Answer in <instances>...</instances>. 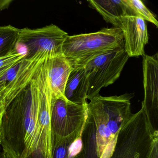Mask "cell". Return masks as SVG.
<instances>
[{
	"label": "cell",
	"instance_id": "1",
	"mask_svg": "<svg viewBox=\"0 0 158 158\" xmlns=\"http://www.w3.org/2000/svg\"><path fill=\"white\" fill-rule=\"evenodd\" d=\"M38 71L30 83L10 103L2 117V139L7 141L21 158H31L39 145L41 97Z\"/></svg>",
	"mask_w": 158,
	"mask_h": 158
},
{
	"label": "cell",
	"instance_id": "17",
	"mask_svg": "<svg viewBox=\"0 0 158 158\" xmlns=\"http://www.w3.org/2000/svg\"><path fill=\"white\" fill-rule=\"evenodd\" d=\"M128 9L129 15H134L150 22L158 27V22L155 15L144 5L140 0H123Z\"/></svg>",
	"mask_w": 158,
	"mask_h": 158
},
{
	"label": "cell",
	"instance_id": "24",
	"mask_svg": "<svg viewBox=\"0 0 158 158\" xmlns=\"http://www.w3.org/2000/svg\"><path fill=\"white\" fill-rule=\"evenodd\" d=\"M16 64H11V65H8V66H5V67H2V68H0V73H1L2 72H3V71H4V70H6V69H8V68H11V67H14V66H15Z\"/></svg>",
	"mask_w": 158,
	"mask_h": 158
},
{
	"label": "cell",
	"instance_id": "10",
	"mask_svg": "<svg viewBox=\"0 0 158 158\" xmlns=\"http://www.w3.org/2000/svg\"><path fill=\"white\" fill-rule=\"evenodd\" d=\"M123 36L124 48L129 57L145 55V47L148 42L146 22L134 15H126L118 25Z\"/></svg>",
	"mask_w": 158,
	"mask_h": 158
},
{
	"label": "cell",
	"instance_id": "4",
	"mask_svg": "<svg viewBox=\"0 0 158 158\" xmlns=\"http://www.w3.org/2000/svg\"><path fill=\"white\" fill-rule=\"evenodd\" d=\"M158 135L141 107L121 127L110 158H147L152 140Z\"/></svg>",
	"mask_w": 158,
	"mask_h": 158
},
{
	"label": "cell",
	"instance_id": "13",
	"mask_svg": "<svg viewBox=\"0 0 158 158\" xmlns=\"http://www.w3.org/2000/svg\"><path fill=\"white\" fill-rule=\"evenodd\" d=\"M64 88V95L69 102L87 104L88 80L84 66H74Z\"/></svg>",
	"mask_w": 158,
	"mask_h": 158
},
{
	"label": "cell",
	"instance_id": "21",
	"mask_svg": "<svg viewBox=\"0 0 158 158\" xmlns=\"http://www.w3.org/2000/svg\"><path fill=\"white\" fill-rule=\"evenodd\" d=\"M12 2V1H11V0L0 1V11L8 9Z\"/></svg>",
	"mask_w": 158,
	"mask_h": 158
},
{
	"label": "cell",
	"instance_id": "9",
	"mask_svg": "<svg viewBox=\"0 0 158 158\" xmlns=\"http://www.w3.org/2000/svg\"><path fill=\"white\" fill-rule=\"evenodd\" d=\"M144 98L141 107L153 130L158 131V54L143 59Z\"/></svg>",
	"mask_w": 158,
	"mask_h": 158
},
{
	"label": "cell",
	"instance_id": "22",
	"mask_svg": "<svg viewBox=\"0 0 158 158\" xmlns=\"http://www.w3.org/2000/svg\"><path fill=\"white\" fill-rule=\"evenodd\" d=\"M30 158H45L44 156H43V153L41 152L39 148H38L36 150L33 154L31 155Z\"/></svg>",
	"mask_w": 158,
	"mask_h": 158
},
{
	"label": "cell",
	"instance_id": "7",
	"mask_svg": "<svg viewBox=\"0 0 158 158\" xmlns=\"http://www.w3.org/2000/svg\"><path fill=\"white\" fill-rule=\"evenodd\" d=\"M68 34L54 24L41 28L19 29L17 42L23 43L27 49L26 58H30L42 51H47L55 55L63 54L62 47Z\"/></svg>",
	"mask_w": 158,
	"mask_h": 158
},
{
	"label": "cell",
	"instance_id": "2",
	"mask_svg": "<svg viewBox=\"0 0 158 158\" xmlns=\"http://www.w3.org/2000/svg\"><path fill=\"white\" fill-rule=\"evenodd\" d=\"M132 93L103 97L99 94L88 102L85 123L93 135L97 146L98 158H110L117 135L123 125L133 114Z\"/></svg>",
	"mask_w": 158,
	"mask_h": 158
},
{
	"label": "cell",
	"instance_id": "19",
	"mask_svg": "<svg viewBox=\"0 0 158 158\" xmlns=\"http://www.w3.org/2000/svg\"><path fill=\"white\" fill-rule=\"evenodd\" d=\"M0 146L2 148L1 152L0 151V158H21L19 154L4 139L2 140Z\"/></svg>",
	"mask_w": 158,
	"mask_h": 158
},
{
	"label": "cell",
	"instance_id": "11",
	"mask_svg": "<svg viewBox=\"0 0 158 158\" xmlns=\"http://www.w3.org/2000/svg\"><path fill=\"white\" fill-rule=\"evenodd\" d=\"M34 76L26 64L19 65L16 73L10 69L0 73V113L4 112L15 98L28 85Z\"/></svg>",
	"mask_w": 158,
	"mask_h": 158
},
{
	"label": "cell",
	"instance_id": "18",
	"mask_svg": "<svg viewBox=\"0 0 158 158\" xmlns=\"http://www.w3.org/2000/svg\"><path fill=\"white\" fill-rule=\"evenodd\" d=\"M26 58V55L18 53L15 48L5 56L0 57V68L11 64H18Z\"/></svg>",
	"mask_w": 158,
	"mask_h": 158
},
{
	"label": "cell",
	"instance_id": "3",
	"mask_svg": "<svg viewBox=\"0 0 158 158\" xmlns=\"http://www.w3.org/2000/svg\"><path fill=\"white\" fill-rule=\"evenodd\" d=\"M123 45L122 31L113 27L95 33L68 35L63 45L62 52L73 67L85 66L97 56Z\"/></svg>",
	"mask_w": 158,
	"mask_h": 158
},
{
	"label": "cell",
	"instance_id": "8",
	"mask_svg": "<svg viewBox=\"0 0 158 158\" xmlns=\"http://www.w3.org/2000/svg\"><path fill=\"white\" fill-rule=\"evenodd\" d=\"M48 56L49 54L42 62L37 74L41 97L39 116L40 137L38 148L45 158H52L51 114L53 98L47 74V60Z\"/></svg>",
	"mask_w": 158,
	"mask_h": 158
},
{
	"label": "cell",
	"instance_id": "12",
	"mask_svg": "<svg viewBox=\"0 0 158 158\" xmlns=\"http://www.w3.org/2000/svg\"><path fill=\"white\" fill-rule=\"evenodd\" d=\"M73 68L63 54L49 55L47 60V74L53 100L60 98L67 101L64 97V88Z\"/></svg>",
	"mask_w": 158,
	"mask_h": 158
},
{
	"label": "cell",
	"instance_id": "6",
	"mask_svg": "<svg viewBox=\"0 0 158 158\" xmlns=\"http://www.w3.org/2000/svg\"><path fill=\"white\" fill-rule=\"evenodd\" d=\"M87 105L75 104L63 99L53 100L51 114L52 135L66 137L81 135L87 116Z\"/></svg>",
	"mask_w": 158,
	"mask_h": 158
},
{
	"label": "cell",
	"instance_id": "5",
	"mask_svg": "<svg viewBox=\"0 0 158 158\" xmlns=\"http://www.w3.org/2000/svg\"><path fill=\"white\" fill-rule=\"evenodd\" d=\"M129 58L123 45L88 62L84 66L88 80L87 99L98 95L102 88L114 84L120 77Z\"/></svg>",
	"mask_w": 158,
	"mask_h": 158
},
{
	"label": "cell",
	"instance_id": "23",
	"mask_svg": "<svg viewBox=\"0 0 158 158\" xmlns=\"http://www.w3.org/2000/svg\"><path fill=\"white\" fill-rule=\"evenodd\" d=\"M4 113H0V145L2 141V117H3Z\"/></svg>",
	"mask_w": 158,
	"mask_h": 158
},
{
	"label": "cell",
	"instance_id": "15",
	"mask_svg": "<svg viewBox=\"0 0 158 158\" xmlns=\"http://www.w3.org/2000/svg\"><path fill=\"white\" fill-rule=\"evenodd\" d=\"M19 29L11 25L0 26V57L14 49L18 40Z\"/></svg>",
	"mask_w": 158,
	"mask_h": 158
},
{
	"label": "cell",
	"instance_id": "14",
	"mask_svg": "<svg viewBox=\"0 0 158 158\" xmlns=\"http://www.w3.org/2000/svg\"><path fill=\"white\" fill-rule=\"evenodd\" d=\"M88 2L106 22L112 24L114 27H118L122 17L129 15L123 0H90Z\"/></svg>",
	"mask_w": 158,
	"mask_h": 158
},
{
	"label": "cell",
	"instance_id": "16",
	"mask_svg": "<svg viewBox=\"0 0 158 158\" xmlns=\"http://www.w3.org/2000/svg\"><path fill=\"white\" fill-rule=\"evenodd\" d=\"M81 135H73L66 137L53 135L52 138V158H73L71 155V143Z\"/></svg>",
	"mask_w": 158,
	"mask_h": 158
},
{
	"label": "cell",
	"instance_id": "20",
	"mask_svg": "<svg viewBox=\"0 0 158 158\" xmlns=\"http://www.w3.org/2000/svg\"><path fill=\"white\" fill-rule=\"evenodd\" d=\"M147 158H158V135L155 136L152 140Z\"/></svg>",
	"mask_w": 158,
	"mask_h": 158
}]
</instances>
